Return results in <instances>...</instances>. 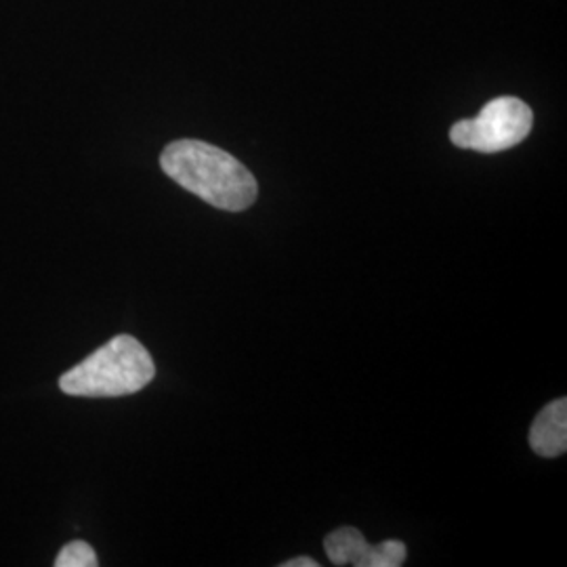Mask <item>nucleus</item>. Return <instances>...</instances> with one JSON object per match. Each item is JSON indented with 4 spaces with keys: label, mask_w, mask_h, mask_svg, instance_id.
<instances>
[{
    "label": "nucleus",
    "mask_w": 567,
    "mask_h": 567,
    "mask_svg": "<svg viewBox=\"0 0 567 567\" xmlns=\"http://www.w3.org/2000/svg\"><path fill=\"white\" fill-rule=\"evenodd\" d=\"M164 173L183 189L215 208L240 213L257 200L255 175L221 147L198 140H179L164 147Z\"/></svg>",
    "instance_id": "nucleus-1"
},
{
    "label": "nucleus",
    "mask_w": 567,
    "mask_h": 567,
    "mask_svg": "<svg viewBox=\"0 0 567 567\" xmlns=\"http://www.w3.org/2000/svg\"><path fill=\"white\" fill-rule=\"evenodd\" d=\"M156 364L150 351L131 334H118L63 372L60 389L74 398H122L150 385Z\"/></svg>",
    "instance_id": "nucleus-2"
},
{
    "label": "nucleus",
    "mask_w": 567,
    "mask_h": 567,
    "mask_svg": "<svg viewBox=\"0 0 567 567\" xmlns=\"http://www.w3.org/2000/svg\"><path fill=\"white\" fill-rule=\"evenodd\" d=\"M534 124L529 105L517 97H496L468 121L456 122L450 140L461 150L480 154L505 152L526 140Z\"/></svg>",
    "instance_id": "nucleus-3"
},
{
    "label": "nucleus",
    "mask_w": 567,
    "mask_h": 567,
    "mask_svg": "<svg viewBox=\"0 0 567 567\" xmlns=\"http://www.w3.org/2000/svg\"><path fill=\"white\" fill-rule=\"evenodd\" d=\"M324 548L332 566L400 567L404 566L408 548L402 540H383L368 545L364 534L355 527H339L324 538Z\"/></svg>",
    "instance_id": "nucleus-4"
},
{
    "label": "nucleus",
    "mask_w": 567,
    "mask_h": 567,
    "mask_svg": "<svg viewBox=\"0 0 567 567\" xmlns=\"http://www.w3.org/2000/svg\"><path fill=\"white\" fill-rule=\"evenodd\" d=\"M529 446L545 458H557L567 450V400L559 398L540 410L529 429Z\"/></svg>",
    "instance_id": "nucleus-5"
},
{
    "label": "nucleus",
    "mask_w": 567,
    "mask_h": 567,
    "mask_svg": "<svg viewBox=\"0 0 567 567\" xmlns=\"http://www.w3.org/2000/svg\"><path fill=\"white\" fill-rule=\"evenodd\" d=\"M100 564L93 547L84 540H72L61 548L55 567H95Z\"/></svg>",
    "instance_id": "nucleus-6"
},
{
    "label": "nucleus",
    "mask_w": 567,
    "mask_h": 567,
    "mask_svg": "<svg viewBox=\"0 0 567 567\" xmlns=\"http://www.w3.org/2000/svg\"><path fill=\"white\" fill-rule=\"evenodd\" d=\"M320 564L309 559V557H297V559H290V561H284L282 567H318Z\"/></svg>",
    "instance_id": "nucleus-7"
}]
</instances>
